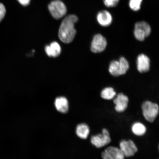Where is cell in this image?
I'll return each mask as SVG.
<instances>
[{
  "label": "cell",
  "mask_w": 159,
  "mask_h": 159,
  "mask_svg": "<svg viewBox=\"0 0 159 159\" xmlns=\"http://www.w3.org/2000/svg\"><path fill=\"white\" fill-rule=\"evenodd\" d=\"M22 5L27 6L29 4L30 0H17Z\"/></svg>",
  "instance_id": "7402d4cb"
},
{
  "label": "cell",
  "mask_w": 159,
  "mask_h": 159,
  "mask_svg": "<svg viewBox=\"0 0 159 159\" xmlns=\"http://www.w3.org/2000/svg\"><path fill=\"white\" fill-rule=\"evenodd\" d=\"M50 13L55 19H58L64 16L67 12L64 3L60 0L53 1L48 5Z\"/></svg>",
  "instance_id": "277c9868"
},
{
  "label": "cell",
  "mask_w": 159,
  "mask_h": 159,
  "mask_svg": "<svg viewBox=\"0 0 159 159\" xmlns=\"http://www.w3.org/2000/svg\"><path fill=\"white\" fill-rule=\"evenodd\" d=\"M107 41L102 35H95L91 43V50L93 52L98 53L104 51L107 47Z\"/></svg>",
  "instance_id": "52a82bcc"
},
{
  "label": "cell",
  "mask_w": 159,
  "mask_h": 159,
  "mask_svg": "<svg viewBox=\"0 0 159 159\" xmlns=\"http://www.w3.org/2000/svg\"><path fill=\"white\" fill-rule=\"evenodd\" d=\"M137 69L140 73L146 72L149 70L150 61L149 57L144 54L139 55L137 59Z\"/></svg>",
  "instance_id": "30bf717a"
},
{
  "label": "cell",
  "mask_w": 159,
  "mask_h": 159,
  "mask_svg": "<svg viewBox=\"0 0 159 159\" xmlns=\"http://www.w3.org/2000/svg\"><path fill=\"white\" fill-rule=\"evenodd\" d=\"M119 0H104V3L105 6L108 7H116L118 4Z\"/></svg>",
  "instance_id": "ffe728a7"
},
{
  "label": "cell",
  "mask_w": 159,
  "mask_h": 159,
  "mask_svg": "<svg viewBox=\"0 0 159 159\" xmlns=\"http://www.w3.org/2000/svg\"><path fill=\"white\" fill-rule=\"evenodd\" d=\"M55 105L57 110L60 112L65 114L68 112V101L65 97H59L56 99Z\"/></svg>",
  "instance_id": "7c38bea8"
},
{
  "label": "cell",
  "mask_w": 159,
  "mask_h": 159,
  "mask_svg": "<svg viewBox=\"0 0 159 159\" xmlns=\"http://www.w3.org/2000/svg\"><path fill=\"white\" fill-rule=\"evenodd\" d=\"M151 28L150 25L144 21L138 22L135 25L134 34L136 39L139 41H143L150 35Z\"/></svg>",
  "instance_id": "3957f363"
},
{
  "label": "cell",
  "mask_w": 159,
  "mask_h": 159,
  "mask_svg": "<svg viewBox=\"0 0 159 159\" xmlns=\"http://www.w3.org/2000/svg\"><path fill=\"white\" fill-rule=\"evenodd\" d=\"M90 141L91 144L97 148H101L110 143L111 140L108 130L103 129L101 134L91 137Z\"/></svg>",
  "instance_id": "5b68a950"
},
{
  "label": "cell",
  "mask_w": 159,
  "mask_h": 159,
  "mask_svg": "<svg viewBox=\"0 0 159 159\" xmlns=\"http://www.w3.org/2000/svg\"><path fill=\"white\" fill-rule=\"evenodd\" d=\"M109 72L114 76H118L119 75V64L118 61H111L109 65Z\"/></svg>",
  "instance_id": "ac0fdd59"
},
{
  "label": "cell",
  "mask_w": 159,
  "mask_h": 159,
  "mask_svg": "<svg viewBox=\"0 0 159 159\" xmlns=\"http://www.w3.org/2000/svg\"><path fill=\"white\" fill-rule=\"evenodd\" d=\"M97 18L99 24L103 27L108 26L112 22V16L108 11H103L99 12Z\"/></svg>",
  "instance_id": "8fae6325"
},
{
  "label": "cell",
  "mask_w": 159,
  "mask_h": 159,
  "mask_svg": "<svg viewBox=\"0 0 159 159\" xmlns=\"http://www.w3.org/2000/svg\"><path fill=\"white\" fill-rule=\"evenodd\" d=\"M6 9L3 3H0V22L2 21L5 16Z\"/></svg>",
  "instance_id": "44dd1931"
},
{
  "label": "cell",
  "mask_w": 159,
  "mask_h": 159,
  "mask_svg": "<svg viewBox=\"0 0 159 159\" xmlns=\"http://www.w3.org/2000/svg\"><path fill=\"white\" fill-rule=\"evenodd\" d=\"M102 159H125V157L120 149L114 146H109L101 153Z\"/></svg>",
  "instance_id": "ba28073f"
},
{
  "label": "cell",
  "mask_w": 159,
  "mask_h": 159,
  "mask_svg": "<svg viewBox=\"0 0 159 159\" xmlns=\"http://www.w3.org/2000/svg\"><path fill=\"white\" fill-rule=\"evenodd\" d=\"M45 51L48 56L56 57L61 53V48L58 43L54 42L49 45H47L45 48Z\"/></svg>",
  "instance_id": "4fadbf2b"
},
{
  "label": "cell",
  "mask_w": 159,
  "mask_h": 159,
  "mask_svg": "<svg viewBox=\"0 0 159 159\" xmlns=\"http://www.w3.org/2000/svg\"><path fill=\"white\" fill-rule=\"evenodd\" d=\"M119 75L126 74L129 68V63L126 59L121 57L119 60Z\"/></svg>",
  "instance_id": "e0dca14e"
},
{
  "label": "cell",
  "mask_w": 159,
  "mask_h": 159,
  "mask_svg": "<svg viewBox=\"0 0 159 159\" xmlns=\"http://www.w3.org/2000/svg\"><path fill=\"white\" fill-rule=\"evenodd\" d=\"M90 132V129L88 125L86 124H81L77 125L76 129V134L79 138L81 139H87Z\"/></svg>",
  "instance_id": "5bb4252c"
},
{
  "label": "cell",
  "mask_w": 159,
  "mask_h": 159,
  "mask_svg": "<svg viewBox=\"0 0 159 159\" xmlns=\"http://www.w3.org/2000/svg\"><path fill=\"white\" fill-rule=\"evenodd\" d=\"M146 127L142 123H135L132 127V131L133 134L137 136H143L146 134Z\"/></svg>",
  "instance_id": "9a60e30c"
},
{
  "label": "cell",
  "mask_w": 159,
  "mask_h": 159,
  "mask_svg": "<svg viewBox=\"0 0 159 159\" xmlns=\"http://www.w3.org/2000/svg\"><path fill=\"white\" fill-rule=\"evenodd\" d=\"M78 21V17L73 15L67 16L63 20L59 31V37L61 41L69 43L73 40L76 33L75 25Z\"/></svg>",
  "instance_id": "6da1fadb"
},
{
  "label": "cell",
  "mask_w": 159,
  "mask_h": 159,
  "mask_svg": "<svg viewBox=\"0 0 159 159\" xmlns=\"http://www.w3.org/2000/svg\"><path fill=\"white\" fill-rule=\"evenodd\" d=\"M116 93L112 87H107L101 91V97L106 100H111L116 96Z\"/></svg>",
  "instance_id": "2e32d148"
},
{
  "label": "cell",
  "mask_w": 159,
  "mask_h": 159,
  "mask_svg": "<svg viewBox=\"0 0 159 159\" xmlns=\"http://www.w3.org/2000/svg\"><path fill=\"white\" fill-rule=\"evenodd\" d=\"M142 108L143 115L146 120L152 123L159 114V106L157 104L150 101H146L143 103Z\"/></svg>",
  "instance_id": "7a4b0ae2"
},
{
  "label": "cell",
  "mask_w": 159,
  "mask_h": 159,
  "mask_svg": "<svg viewBox=\"0 0 159 159\" xmlns=\"http://www.w3.org/2000/svg\"><path fill=\"white\" fill-rule=\"evenodd\" d=\"M119 149L125 157H130L134 156L138 148L132 140H123L119 143Z\"/></svg>",
  "instance_id": "8992f818"
},
{
  "label": "cell",
  "mask_w": 159,
  "mask_h": 159,
  "mask_svg": "<svg viewBox=\"0 0 159 159\" xmlns=\"http://www.w3.org/2000/svg\"><path fill=\"white\" fill-rule=\"evenodd\" d=\"M142 0H130L129 5L130 9L134 11H138L141 7Z\"/></svg>",
  "instance_id": "d6986e66"
},
{
  "label": "cell",
  "mask_w": 159,
  "mask_h": 159,
  "mask_svg": "<svg viewBox=\"0 0 159 159\" xmlns=\"http://www.w3.org/2000/svg\"><path fill=\"white\" fill-rule=\"evenodd\" d=\"M115 110L117 112H124L128 108L129 103L128 97L123 93H119L114 100Z\"/></svg>",
  "instance_id": "9c48e42d"
}]
</instances>
